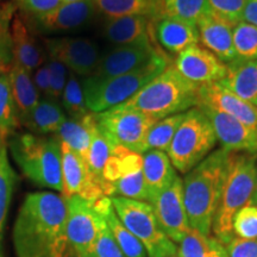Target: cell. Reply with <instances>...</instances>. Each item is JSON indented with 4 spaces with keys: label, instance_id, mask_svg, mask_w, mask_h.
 I'll list each match as a JSON object with an SVG mask.
<instances>
[{
    "label": "cell",
    "instance_id": "obj_1",
    "mask_svg": "<svg viewBox=\"0 0 257 257\" xmlns=\"http://www.w3.org/2000/svg\"><path fill=\"white\" fill-rule=\"evenodd\" d=\"M67 200L53 192L29 193L16 218L17 257H73L67 238Z\"/></svg>",
    "mask_w": 257,
    "mask_h": 257
},
{
    "label": "cell",
    "instance_id": "obj_23",
    "mask_svg": "<svg viewBox=\"0 0 257 257\" xmlns=\"http://www.w3.org/2000/svg\"><path fill=\"white\" fill-rule=\"evenodd\" d=\"M11 47L15 63L32 74L44 63V55L37 41L19 17H15L11 24Z\"/></svg>",
    "mask_w": 257,
    "mask_h": 257
},
{
    "label": "cell",
    "instance_id": "obj_11",
    "mask_svg": "<svg viewBox=\"0 0 257 257\" xmlns=\"http://www.w3.org/2000/svg\"><path fill=\"white\" fill-rule=\"evenodd\" d=\"M157 220L174 243H179L191 230L184 201V182L178 176L150 201Z\"/></svg>",
    "mask_w": 257,
    "mask_h": 257
},
{
    "label": "cell",
    "instance_id": "obj_41",
    "mask_svg": "<svg viewBox=\"0 0 257 257\" xmlns=\"http://www.w3.org/2000/svg\"><path fill=\"white\" fill-rule=\"evenodd\" d=\"M246 0H208L212 14L236 25L243 21Z\"/></svg>",
    "mask_w": 257,
    "mask_h": 257
},
{
    "label": "cell",
    "instance_id": "obj_50",
    "mask_svg": "<svg viewBox=\"0 0 257 257\" xmlns=\"http://www.w3.org/2000/svg\"><path fill=\"white\" fill-rule=\"evenodd\" d=\"M169 257H178V255H173V256H169Z\"/></svg>",
    "mask_w": 257,
    "mask_h": 257
},
{
    "label": "cell",
    "instance_id": "obj_22",
    "mask_svg": "<svg viewBox=\"0 0 257 257\" xmlns=\"http://www.w3.org/2000/svg\"><path fill=\"white\" fill-rule=\"evenodd\" d=\"M219 83L257 107V60L232 61L227 64L226 76Z\"/></svg>",
    "mask_w": 257,
    "mask_h": 257
},
{
    "label": "cell",
    "instance_id": "obj_48",
    "mask_svg": "<svg viewBox=\"0 0 257 257\" xmlns=\"http://www.w3.org/2000/svg\"><path fill=\"white\" fill-rule=\"evenodd\" d=\"M74 2H80V0H63V3H74Z\"/></svg>",
    "mask_w": 257,
    "mask_h": 257
},
{
    "label": "cell",
    "instance_id": "obj_6",
    "mask_svg": "<svg viewBox=\"0 0 257 257\" xmlns=\"http://www.w3.org/2000/svg\"><path fill=\"white\" fill-rule=\"evenodd\" d=\"M9 148L15 162L30 181L63 193L61 144L57 138L22 134L10 140Z\"/></svg>",
    "mask_w": 257,
    "mask_h": 257
},
{
    "label": "cell",
    "instance_id": "obj_34",
    "mask_svg": "<svg viewBox=\"0 0 257 257\" xmlns=\"http://www.w3.org/2000/svg\"><path fill=\"white\" fill-rule=\"evenodd\" d=\"M165 16L198 24L205 16L211 14L208 0H162Z\"/></svg>",
    "mask_w": 257,
    "mask_h": 257
},
{
    "label": "cell",
    "instance_id": "obj_18",
    "mask_svg": "<svg viewBox=\"0 0 257 257\" xmlns=\"http://www.w3.org/2000/svg\"><path fill=\"white\" fill-rule=\"evenodd\" d=\"M202 47L224 63L237 60L233 47V24L214 14H208L197 24Z\"/></svg>",
    "mask_w": 257,
    "mask_h": 257
},
{
    "label": "cell",
    "instance_id": "obj_16",
    "mask_svg": "<svg viewBox=\"0 0 257 257\" xmlns=\"http://www.w3.org/2000/svg\"><path fill=\"white\" fill-rule=\"evenodd\" d=\"M210 119L217 141L230 153L257 154V133L231 115L200 105Z\"/></svg>",
    "mask_w": 257,
    "mask_h": 257
},
{
    "label": "cell",
    "instance_id": "obj_19",
    "mask_svg": "<svg viewBox=\"0 0 257 257\" xmlns=\"http://www.w3.org/2000/svg\"><path fill=\"white\" fill-rule=\"evenodd\" d=\"M93 0L62 3L49 14L38 16L37 21L47 31H70L85 27L96 14Z\"/></svg>",
    "mask_w": 257,
    "mask_h": 257
},
{
    "label": "cell",
    "instance_id": "obj_31",
    "mask_svg": "<svg viewBox=\"0 0 257 257\" xmlns=\"http://www.w3.org/2000/svg\"><path fill=\"white\" fill-rule=\"evenodd\" d=\"M176 246L178 257H229L219 239L194 229L189 230Z\"/></svg>",
    "mask_w": 257,
    "mask_h": 257
},
{
    "label": "cell",
    "instance_id": "obj_24",
    "mask_svg": "<svg viewBox=\"0 0 257 257\" xmlns=\"http://www.w3.org/2000/svg\"><path fill=\"white\" fill-rule=\"evenodd\" d=\"M152 19L143 16H125L110 18L104 27V36L115 47L127 46L136 42L149 40Z\"/></svg>",
    "mask_w": 257,
    "mask_h": 257
},
{
    "label": "cell",
    "instance_id": "obj_26",
    "mask_svg": "<svg viewBox=\"0 0 257 257\" xmlns=\"http://www.w3.org/2000/svg\"><path fill=\"white\" fill-rule=\"evenodd\" d=\"M143 175L149 192V204L154 198L166 189L178 178L172 161L165 152L149 150L143 154Z\"/></svg>",
    "mask_w": 257,
    "mask_h": 257
},
{
    "label": "cell",
    "instance_id": "obj_33",
    "mask_svg": "<svg viewBox=\"0 0 257 257\" xmlns=\"http://www.w3.org/2000/svg\"><path fill=\"white\" fill-rule=\"evenodd\" d=\"M19 124L9 74H3L0 75V141L6 143Z\"/></svg>",
    "mask_w": 257,
    "mask_h": 257
},
{
    "label": "cell",
    "instance_id": "obj_2",
    "mask_svg": "<svg viewBox=\"0 0 257 257\" xmlns=\"http://www.w3.org/2000/svg\"><path fill=\"white\" fill-rule=\"evenodd\" d=\"M229 155L223 148L216 150L182 179L189 226L207 236L219 206Z\"/></svg>",
    "mask_w": 257,
    "mask_h": 257
},
{
    "label": "cell",
    "instance_id": "obj_8",
    "mask_svg": "<svg viewBox=\"0 0 257 257\" xmlns=\"http://www.w3.org/2000/svg\"><path fill=\"white\" fill-rule=\"evenodd\" d=\"M112 205L125 227L143 244L148 257L176 255L178 246L168 238L149 202L123 197H112Z\"/></svg>",
    "mask_w": 257,
    "mask_h": 257
},
{
    "label": "cell",
    "instance_id": "obj_15",
    "mask_svg": "<svg viewBox=\"0 0 257 257\" xmlns=\"http://www.w3.org/2000/svg\"><path fill=\"white\" fill-rule=\"evenodd\" d=\"M160 54L150 40L136 42L127 46L114 47L99 60L93 76L110 78L136 70Z\"/></svg>",
    "mask_w": 257,
    "mask_h": 257
},
{
    "label": "cell",
    "instance_id": "obj_30",
    "mask_svg": "<svg viewBox=\"0 0 257 257\" xmlns=\"http://www.w3.org/2000/svg\"><path fill=\"white\" fill-rule=\"evenodd\" d=\"M16 182L17 174L9 162L8 147L5 142L0 141V257H5L4 233Z\"/></svg>",
    "mask_w": 257,
    "mask_h": 257
},
{
    "label": "cell",
    "instance_id": "obj_49",
    "mask_svg": "<svg viewBox=\"0 0 257 257\" xmlns=\"http://www.w3.org/2000/svg\"><path fill=\"white\" fill-rule=\"evenodd\" d=\"M2 54H3L2 50H0V67H2V64H3V63H2V62H3V55H2Z\"/></svg>",
    "mask_w": 257,
    "mask_h": 257
},
{
    "label": "cell",
    "instance_id": "obj_44",
    "mask_svg": "<svg viewBox=\"0 0 257 257\" xmlns=\"http://www.w3.org/2000/svg\"><path fill=\"white\" fill-rule=\"evenodd\" d=\"M22 8L35 16L49 14L62 4L63 0H18Z\"/></svg>",
    "mask_w": 257,
    "mask_h": 257
},
{
    "label": "cell",
    "instance_id": "obj_45",
    "mask_svg": "<svg viewBox=\"0 0 257 257\" xmlns=\"http://www.w3.org/2000/svg\"><path fill=\"white\" fill-rule=\"evenodd\" d=\"M32 81L36 86L40 95L46 96L49 99L50 94V73L48 63H43L41 67L32 73Z\"/></svg>",
    "mask_w": 257,
    "mask_h": 257
},
{
    "label": "cell",
    "instance_id": "obj_29",
    "mask_svg": "<svg viewBox=\"0 0 257 257\" xmlns=\"http://www.w3.org/2000/svg\"><path fill=\"white\" fill-rule=\"evenodd\" d=\"M66 118L62 107L55 100L44 98L23 121V125L37 135L56 134Z\"/></svg>",
    "mask_w": 257,
    "mask_h": 257
},
{
    "label": "cell",
    "instance_id": "obj_25",
    "mask_svg": "<svg viewBox=\"0 0 257 257\" xmlns=\"http://www.w3.org/2000/svg\"><path fill=\"white\" fill-rule=\"evenodd\" d=\"M94 210L105 218L106 224L121 251L126 257H148L143 244L128 231L115 214L110 197H102L93 202Z\"/></svg>",
    "mask_w": 257,
    "mask_h": 257
},
{
    "label": "cell",
    "instance_id": "obj_40",
    "mask_svg": "<svg viewBox=\"0 0 257 257\" xmlns=\"http://www.w3.org/2000/svg\"><path fill=\"white\" fill-rule=\"evenodd\" d=\"M101 216V214H100ZM94 257H126L112 236L104 217H100L99 231L94 244Z\"/></svg>",
    "mask_w": 257,
    "mask_h": 257
},
{
    "label": "cell",
    "instance_id": "obj_14",
    "mask_svg": "<svg viewBox=\"0 0 257 257\" xmlns=\"http://www.w3.org/2000/svg\"><path fill=\"white\" fill-rule=\"evenodd\" d=\"M174 66L185 79L200 87L220 82L227 74V64L199 46H193L179 54Z\"/></svg>",
    "mask_w": 257,
    "mask_h": 257
},
{
    "label": "cell",
    "instance_id": "obj_20",
    "mask_svg": "<svg viewBox=\"0 0 257 257\" xmlns=\"http://www.w3.org/2000/svg\"><path fill=\"white\" fill-rule=\"evenodd\" d=\"M154 30L159 43L170 54L179 55L193 46H198L199 31L197 24L163 16L154 22Z\"/></svg>",
    "mask_w": 257,
    "mask_h": 257
},
{
    "label": "cell",
    "instance_id": "obj_10",
    "mask_svg": "<svg viewBox=\"0 0 257 257\" xmlns=\"http://www.w3.org/2000/svg\"><path fill=\"white\" fill-rule=\"evenodd\" d=\"M66 200L67 238L73 257H94L100 213L94 210L91 201L76 195Z\"/></svg>",
    "mask_w": 257,
    "mask_h": 257
},
{
    "label": "cell",
    "instance_id": "obj_39",
    "mask_svg": "<svg viewBox=\"0 0 257 257\" xmlns=\"http://www.w3.org/2000/svg\"><path fill=\"white\" fill-rule=\"evenodd\" d=\"M233 236L242 239H257V206L246 205L237 212L232 221Z\"/></svg>",
    "mask_w": 257,
    "mask_h": 257
},
{
    "label": "cell",
    "instance_id": "obj_3",
    "mask_svg": "<svg viewBox=\"0 0 257 257\" xmlns=\"http://www.w3.org/2000/svg\"><path fill=\"white\" fill-rule=\"evenodd\" d=\"M257 189V154L230 153L223 191L213 220L214 236L224 245L234 238L233 217L240 208L252 204Z\"/></svg>",
    "mask_w": 257,
    "mask_h": 257
},
{
    "label": "cell",
    "instance_id": "obj_13",
    "mask_svg": "<svg viewBox=\"0 0 257 257\" xmlns=\"http://www.w3.org/2000/svg\"><path fill=\"white\" fill-rule=\"evenodd\" d=\"M61 163H62L63 197H80L87 201H95L105 195L101 186L89 170L81 156L73 152L68 146L61 143Z\"/></svg>",
    "mask_w": 257,
    "mask_h": 257
},
{
    "label": "cell",
    "instance_id": "obj_5",
    "mask_svg": "<svg viewBox=\"0 0 257 257\" xmlns=\"http://www.w3.org/2000/svg\"><path fill=\"white\" fill-rule=\"evenodd\" d=\"M168 66V59L160 53L147 64L130 73L110 78L88 76L81 83L88 111L100 113L114 106L124 104Z\"/></svg>",
    "mask_w": 257,
    "mask_h": 257
},
{
    "label": "cell",
    "instance_id": "obj_38",
    "mask_svg": "<svg viewBox=\"0 0 257 257\" xmlns=\"http://www.w3.org/2000/svg\"><path fill=\"white\" fill-rule=\"evenodd\" d=\"M61 100L64 111L69 114L70 118H81L89 113L83 98L82 85L74 73L69 74Z\"/></svg>",
    "mask_w": 257,
    "mask_h": 257
},
{
    "label": "cell",
    "instance_id": "obj_17",
    "mask_svg": "<svg viewBox=\"0 0 257 257\" xmlns=\"http://www.w3.org/2000/svg\"><path fill=\"white\" fill-rule=\"evenodd\" d=\"M199 96L200 105L229 114L257 133V107L233 94L219 82L201 86Z\"/></svg>",
    "mask_w": 257,
    "mask_h": 257
},
{
    "label": "cell",
    "instance_id": "obj_43",
    "mask_svg": "<svg viewBox=\"0 0 257 257\" xmlns=\"http://www.w3.org/2000/svg\"><path fill=\"white\" fill-rule=\"evenodd\" d=\"M229 257H257V239L234 237L225 245Z\"/></svg>",
    "mask_w": 257,
    "mask_h": 257
},
{
    "label": "cell",
    "instance_id": "obj_46",
    "mask_svg": "<svg viewBox=\"0 0 257 257\" xmlns=\"http://www.w3.org/2000/svg\"><path fill=\"white\" fill-rule=\"evenodd\" d=\"M243 22L257 27V0H246L243 12Z\"/></svg>",
    "mask_w": 257,
    "mask_h": 257
},
{
    "label": "cell",
    "instance_id": "obj_27",
    "mask_svg": "<svg viewBox=\"0 0 257 257\" xmlns=\"http://www.w3.org/2000/svg\"><path fill=\"white\" fill-rule=\"evenodd\" d=\"M96 11L110 18L143 16L157 21L165 16L162 0H93Z\"/></svg>",
    "mask_w": 257,
    "mask_h": 257
},
{
    "label": "cell",
    "instance_id": "obj_42",
    "mask_svg": "<svg viewBox=\"0 0 257 257\" xmlns=\"http://www.w3.org/2000/svg\"><path fill=\"white\" fill-rule=\"evenodd\" d=\"M48 67H49L50 73V94L49 99L51 100H59L63 94L64 87H66L67 80L69 78L70 70L61 63L60 61L49 57L48 61Z\"/></svg>",
    "mask_w": 257,
    "mask_h": 257
},
{
    "label": "cell",
    "instance_id": "obj_28",
    "mask_svg": "<svg viewBox=\"0 0 257 257\" xmlns=\"http://www.w3.org/2000/svg\"><path fill=\"white\" fill-rule=\"evenodd\" d=\"M9 79L19 123L23 124L40 102V93L32 81V74L18 63H15L10 69Z\"/></svg>",
    "mask_w": 257,
    "mask_h": 257
},
{
    "label": "cell",
    "instance_id": "obj_35",
    "mask_svg": "<svg viewBox=\"0 0 257 257\" xmlns=\"http://www.w3.org/2000/svg\"><path fill=\"white\" fill-rule=\"evenodd\" d=\"M112 197H123L134 199V200L149 202L150 197L146 185V180H144L143 166L125 173L113 185Z\"/></svg>",
    "mask_w": 257,
    "mask_h": 257
},
{
    "label": "cell",
    "instance_id": "obj_21",
    "mask_svg": "<svg viewBox=\"0 0 257 257\" xmlns=\"http://www.w3.org/2000/svg\"><path fill=\"white\" fill-rule=\"evenodd\" d=\"M96 128V115L89 112L81 118H66L57 130L56 138L87 162L89 147Z\"/></svg>",
    "mask_w": 257,
    "mask_h": 257
},
{
    "label": "cell",
    "instance_id": "obj_9",
    "mask_svg": "<svg viewBox=\"0 0 257 257\" xmlns=\"http://www.w3.org/2000/svg\"><path fill=\"white\" fill-rule=\"evenodd\" d=\"M99 130L115 146L143 155L148 133L156 119L123 104L95 113Z\"/></svg>",
    "mask_w": 257,
    "mask_h": 257
},
{
    "label": "cell",
    "instance_id": "obj_4",
    "mask_svg": "<svg viewBox=\"0 0 257 257\" xmlns=\"http://www.w3.org/2000/svg\"><path fill=\"white\" fill-rule=\"evenodd\" d=\"M199 92L200 86L188 81L178 72L174 64H169L123 105L161 120L200 105Z\"/></svg>",
    "mask_w": 257,
    "mask_h": 257
},
{
    "label": "cell",
    "instance_id": "obj_36",
    "mask_svg": "<svg viewBox=\"0 0 257 257\" xmlns=\"http://www.w3.org/2000/svg\"><path fill=\"white\" fill-rule=\"evenodd\" d=\"M98 124V123H96ZM115 144H113L105 136L104 134L96 128L94 136L92 138L91 147H89V152L87 156V165L89 170L94 176L96 181L102 188V173H104L105 166L107 163L108 159L113 153ZM104 191V189H102Z\"/></svg>",
    "mask_w": 257,
    "mask_h": 257
},
{
    "label": "cell",
    "instance_id": "obj_32",
    "mask_svg": "<svg viewBox=\"0 0 257 257\" xmlns=\"http://www.w3.org/2000/svg\"><path fill=\"white\" fill-rule=\"evenodd\" d=\"M185 113L186 112L176 113L157 120L148 133L146 140V153L149 150H160V152L167 153L176 131L184 120Z\"/></svg>",
    "mask_w": 257,
    "mask_h": 257
},
{
    "label": "cell",
    "instance_id": "obj_37",
    "mask_svg": "<svg viewBox=\"0 0 257 257\" xmlns=\"http://www.w3.org/2000/svg\"><path fill=\"white\" fill-rule=\"evenodd\" d=\"M233 47L238 60H257V27L243 21L234 25Z\"/></svg>",
    "mask_w": 257,
    "mask_h": 257
},
{
    "label": "cell",
    "instance_id": "obj_12",
    "mask_svg": "<svg viewBox=\"0 0 257 257\" xmlns=\"http://www.w3.org/2000/svg\"><path fill=\"white\" fill-rule=\"evenodd\" d=\"M49 57L60 61L75 75L92 76L100 60L95 42L85 37H62L47 41Z\"/></svg>",
    "mask_w": 257,
    "mask_h": 257
},
{
    "label": "cell",
    "instance_id": "obj_47",
    "mask_svg": "<svg viewBox=\"0 0 257 257\" xmlns=\"http://www.w3.org/2000/svg\"><path fill=\"white\" fill-rule=\"evenodd\" d=\"M252 204H253V205H256V206H257V189H256V192H255V197H253V201H252Z\"/></svg>",
    "mask_w": 257,
    "mask_h": 257
},
{
    "label": "cell",
    "instance_id": "obj_7",
    "mask_svg": "<svg viewBox=\"0 0 257 257\" xmlns=\"http://www.w3.org/2000/svg\"><path fill=\"white\" fill-rule=\"evenodd\" d=\"M217 142L210 119L200 106H197L185 113L167 155L176 170L187 174L210 155Z\"/></svg>",
    "mask_w": 257,
    "mask_h": 257
}]
</instances>
